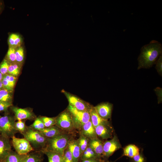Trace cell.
<instances>
[{"instance_id": "1", "label": "cell", "mask_w": 162, "mask_h": 162, "mask_svg": "<svg viewBox=\"0 0 162 162\" xmlns=\"http://www.w3.org/2000/svg\"><path fill=\"white\" fill-rule=\"evenodd\" d=\"M162 53V45L157 40H153L149 44L143 46L138 58V69L150 68L155 64Z\"/></svg>"}, {"instance_id": "2", "label": "cell", "mask_w": 162, "mask_h": 162, "mask_svg": "<svg viewBox=\"0 0 162 162\" xmlns=\"http://www.w3.org/2000/svg\"><path fill=\"white\" fill-rule=\"evenodd\" d=\"M71 134L65 133L52 138H48L45 148L40 150L56 152L63 156L70 140Z\"/></svg>"}, {"instance_id": "3", "label": "cell", "mask_w": 162, "mask_h": 162, "mask_svg": "<svg viewBox=\"0 0 162 162\" xmlns=\"http://www.w3.org/2000/svg\"><path fill=\"white\" fill-rule=\"evenodd\" d=\"M22 134L29 142L34 150L40 151L45 148L47 138L40 131L34 130L29 126H28L26 130Z\"/></svg>"}, {"instance_id": "4", "label": "cell", "mask_w": 162, "mask_h": 162, "mask_svg": "<svg viewBox=\"0 0 162 162\" xmlns=\"http://www.w3.org/2000/svg\"><path fill=\"white\" fill-rule=\"evenodd\" d=\"M16 122L14 116L5 112V114L0 118V134L10 138L19 132L14 128Z\"/></svg>"}, {"instance_id": "5", "label": "cell", "mask_w": 162, "mask_h": 162, "mask_svg": "<svg viewBox=\"0 0 162 162\" xmlns=\"http://www.w3.org/2000/svg\"><path fill=\"white\" fill-rule=\"evenodd\" d=\"M67 109L71 115L76 130H79L85 124L90 121L89 111L79 110L69 104Z\"/></svg>"}, {"instance_id": "6", "label": "cell", "mask_w": 162, "mask_h": 162, "mask_svg": "<svg viewBox=\"0 0 162 162\" xmlns=\"http://www.w3.org/2000/svg\"><path fill=\"white\" fill-rule=\"evenodd\" d=\"M56 125L68 133L71 134L76 130L71 115L67 109L56 117Z\"/></svg>"}, {"instance_id": "7", "label": "cell", "mask_w": 162, "mask_h": 162, "mask_svg": "<svg viewBox=\"0 0 162 162\" xmlns=\"http://www.w3.org/2000/svg\"><path fill=\"white\" fill-rule=\"evenodd\" d=\"M11 143L15 152L20 155H25L35 150L29 142L24 138H19L14 136L12 138Z\"/></svg>"}, {"instance_id": "8", "label": "cell", "mask_w": 162, "mask_h": 162, "mask_svg": "<svg viewBox=\"0 0 162 162\" xmlns=\"http://www.w3.org/2000/svg\"><path fill=\"white\" fill-rule=\"evenodd\" d=\"M62 92L67 98L69 104L79 110L89 111L92 106L88 103L65 90Z\"/></svg>"}, {"instance_id": "9", "label": "cell", "mask_w": 162, "mask_h": 162, "mask_svg": "<svg viewBox=\"0 0 162 162\" xmlns=\"http://www.w3.org/2000/svg\"><path fill=\"white\" fill-rule=\"evenodd\" d=\"M121 148V145L117 137L114 135L111 140L103 143V158L108 159L115 152Z\"/></svg>"}, {"instance_id": "10", "label": "cell", "mask_w": 162, "mask_h": 162, "mask_svg": "<svg viewBox=\"0 0 162 162\" xmlns=\"http://www.w3.org/2000/svg\"><path fill=\"white\" fill-rule=\"evenodd\" d=\"M10 108L14 114L16 120H34L37 118L32 110L27 108H22L13 106Z\"/></svg>"}, {"instance_id": "11", "label": "cell", "mask_w": 162, "mask_h": 162, "mask_svg": "<svg viewBox=\"0 0 162 162\" xmlns=\"http://www.w3.org/2000/svg\"><path fill=\"white\" fill-rule=\"evenodd\" d=\"M99 116L103 119L108 120L111 117L113 105L109 102L100 103L94 107Z\"/></svg>"}, {"instance_id": "12", "label": "cell", "mask_w": 162, "mask_h": 162, "mask_svg": "<svg viewBox=\"0 0 162 162\" xmlns=\"http://www.w3.org/2000/svg\"><path fill=\"white\" fill-rule=\"evenodd\" d=\"M10 139L0 134V161H3L12 150Z\"/></svg>"}, {"instance_id": "13", "label": "cell", "mask_w": 162, "mask_h": 162, "mask_svg": "<svg viewBox=\"0 0 162 162\" xmlns=\"http://www.w3.org/2000/svg\"><path fill=\"white\" fill-rule=\"evenodd\" d=\"M97 137L103 140L112 138L113 129L110 123L100 124L95 127Z\"/></svg>"}, {"instance_id": "14", "label": "cell", "mask_w": 162, "mask_h": 162, "mask_svg": "<svg viewBox=\"0 0 162 162\" xmlns=\"http://www.w3.org/2000/svg\"><path fill=\"white\" fill-rule=\"evenodd\" d=\"M80 134L89 139L98 138L95 131V127L90 121L85 124L79 130Z\"/></svg>"}, {"instance_id": "15", "label": "cell", "mask_w": 162, "mask_h": 162, "mask_svg": "<svg viewBox=\"0 0 162 162\" xmlns=\"http://www.w3.org/2000/svg\"><path fill=\"white\" fill-rule=\"evenodd\" d=\"M67 148L72 155L74 162H79L81 153L77 140L72 138L69 142Z\"/></svg>"}, {"instance_id": "16", "label": "cell", "mask_w": 162, "mask_h": 162, "mask_svg": "<svg viewBox=\"0 0 162 162\" xmlns=\"http://www.w3.org/2000/svg\"><path fill=\"white\" fill-rule=\"evenodd\" d=\"M40 131L48 138H53L67 133L56 125L48 128H45Z\"/></svg>"}, {"instance_id": "17", "label": "cell", "mask_w": 162, "mask_h": 162, "mask_svg": "<svg viewBox=\"0 0 162 162\" xmlns=\"http://www.w3.org/2000/svg\"><path fill=\"white\" fill-rule=\"evenodd\" d=\"M88 146L93 150L99 158H103V143L98 138L89 139Z\"/></svg>"}, {"instance_id": "18", "label": "cell", "mask_w": 162, "mask_h": 162, "mask_svg": "<svg viewBox=\"0 0 162 162\" xmlns=\"http://www.w3.org/2000/svg\"><path fill=\"white\" fill-rule=\"evenodd\" d=\"M44 154L40 150H34L26 154L22 162H42Z\"/></svg>"}, {"instance_id": "19", "label": "cell", "mask_w": 162, "mask_h": 162, "mask_svg": "<svg viewBox=\"0 0 162 162\" xmlns=\"http://www.w3.org/2000/svg\"><path fill=\"white\" fill-rule=\"evenodd\" d=\"M17 79V77L8 74L3 75L2 82L4 88L12 92Z\"/></svg>"}, {"instance_id": "20", "label": "cell", "mask_w": 162, "mask_h": 162, "mask_svg": "<svg viewBox=\"0 0 162 162\" xmlns=\"http://www.w3.org/2000/svg\"><path fill=\"white\" fill-rule=\"evenodd\" d=\"M89 112L90 121L94 127L100 124L110 123L108 120H104L99 116L94 106H92Z\"/></svg>"}, {"instance_id": "21", "label": "cell", "mask_w": 162, "mask_h": 162, "mask_svg": "<svg viewBox=\"0 0 162 162\" xmlns=\"http://www.w3.org/2000/svg\"><path fill=\"white\" fill-rule=\"evenodd\" d=\"M139 153L140 149L137 146L133 144H130L123 148L122 155L132 158Z\"/></svg>"}, {"instance_id": "22", "label": "cell", "mask_w": 162, "mask_h": 162, "mask_svg": "<svg viewBox=\"0 0 162 162\" xmlns=\"http://www.w3.org/2000/svg\"><path fill=\"white\" fill-rule=\"evenodd\" d=\"M25 155H20L12 150L3 161V162H22Z\"/></svg>"}, {"instance_id": "23", "label": "cell", "mask_w": 162, "mask_h": 162, "mask_svg": "<svg viewBox=\"0 0 162 162\" xmlns=\"http://www.w3.org/2000/svg\"><path fill=\"white\" fill-rule=\"evenodd\" d=\"M41 152L47 156L48 162H62V156L60 154L49 151Z\"/></svg>"}, {"instance_id": "24", "label": "cell", "mask_w": 162, "mask_h": 162, "mask_svg": "<svg viewBox=\"0 0 162 162\" xmlns=\"http://www.w3.org/2000/svg\"><path fill=\"white\" fill-rule=\"evenodd\" d=\"M12 92L3 88L0 90V102L12 103Z\"/></svg>"}, {"instance_id": "25", "label": "cell", "mask_w": 162, "mask_h": 162, "mask_svg": "<svg viewBox=\"0 0 162 162\" xmlns=\"http://www.w3.org/2000/svg\"><path fill=\"white\" fill-rule=\"evenodd\" d=\"M21 64L16 62L9 63L8 74L17 77L20 72Z\"/></svg>"}, {"instance_id": "26", "label": "cell", "mask_w": 162, "mask_h": 162, "mask_svg": "<svg viewBox=\"0 0 162 162\" xmlns=\"http://www.w3.org/2000/svg\"><path fill=\"white\" fill-rule=\"evenodd\" d=\"M94 158H99L98 157L91 148L88 146L81 155L80 160Z\"/></svg>"}, {"instance_id": "27", "label": "cell", "mask_w": 162, "mask_h": 162, "mask_svg": "<svg viewBox=\"0 0 162 162\" xmlns=\"http://www.w3.org/2000/svg\"><path fill=\"white\" fill-rule=\"evenodd\" d=\"M77 140L80 148L81 155L88 146L89 139L80 134V136Z\"/></svg>"}, {"instance_id": "28", "label": "cell", "mask_w": 162, "mask_h": 162, "mask_svg": "<svg viewBox=\"0 0 162 162\" xmlns=\"http://www.w3.org/2000/svg\"><path fill=\"white\" fill-rule=\"evenodd\" d=\"M39 117L43 122L45 128H48L56 124V117H49L44 116Z\"/></svg>"}, {"instance_id": "29", "label": "cell", "mask_w": 162, "mask_h": 162, "mask_svg": "<svg viewBox=\"0 0 162 162\" xmlns=\"http://www.w3.org/2000/svg\"><path fill=\"white\" fill-rule=\"evenodd\" d=\"M29 126L33 129L39 131H40L45 128L44 124L39 116L37 117L33 123Z\"/></svg>"}, {"instance_id": "30", "label": "cell", "mask_w": 162, "mask_h": 162, "mask_svg": "<svg viewBox=\"0 0 162 162\" xmlns=\"http://www.w3.org/2000/svg\"><path fill=\"white\" fill-rule=\"evenodd\" d=\"M25 122V120H19L15 122L14 123L15 129L21 134L26 130L27 128Z\"/></svg>"}, {"instance_id": "31", "label": "cell", "mask_w": 162, "mask_h": 162, "mask_svg": "<svg viewBox=\"0 0 162 162\" xmlns=\"http://www.w3.org/2000/svg\"><path fill=\"white\" fill-rule=\"evenodd\" d=\"M15 48L10 47L8 50L6 56V59L9 63H12L16 62Z\"/></svg>"}, {"instance_id": "32", "label": "cell", "mask_w": 162, "mask_h": 162, "mask_svg": "<svg viewBox=\"0 0 162 162\" xmlns=\"http://www.w3.org/2000/svg\"><path fill=\"white\" fill-rule=\"evenodd\" d=\"M16 62L21 64L23 62L24 58V51L22 47L18 48L15 52Z\"/></svg>"}, {"instance_id": "33", "label": "cell", "mask_w": 162, "mask_h": 162, "mask_svg": "<svg viewBox=\"0 0 162 162\" xmlns=\"http://www.w3.org/2000/svg\"><path fill=\"white\" fill-rule=\"evenodd\" d=\"M62 162H74L72 155L67 147L62 156Z\"/></svg>"}, {"instance_id": "34", "label": "cell", "mask_w": 162, "mask_h": 162, "mask_svg": "<svg viewBox=\"0 0 162 162\" xmlns=\"http://www.w3.org/2000/svg\"><path fill=\"white\" fill-rule=\"evenodd\" d=\"M9 63L5 58L0 64V72L4 75L8 73Z\"/></svg>"}, {"instance_id": "35", "label": "cell", "mask_w": 162, "mask_h": 162, "mask_svg": "<svg viewBox=\"0 0 162 162\" xmlns=\"http://www.w3.org/2000/svg\"><path fill=\"white\" fill-rule=\"evenodd\" d=\"M155 68L158 74L161 76L162 75V56H159L155 63Z\"/></svg>"}, {"instance_id": "36", "label": "cell", "mask_w": 162, "mask_h": 162, "mask_svg": "<svg viewBox=\"0 0 162 162\" xmlns=\"http://www.w3.org/2000/svg\"><path fill=\"white\" fill-rule=\"evenodd\" d=\"M12 106V103L0 102V112H8V108Z\"/></svg>"}, {"instance_id": "37", "label": "cell", "mask_w": 162, "mask_h": 162, "mask_svg": "<svg viewBox=\"0 0 162 162\" xmlns=\"http://www.w3.org/2000/svg\"><path fill=\"white\" fill-rule=\"evenodd\" d=\"M19 35L16 34H12L10 35L8 39V43L10 47H14L15 41Z\"/></svg>"}, {"instance_id": "38", "label": "cell", "mask_w": 162, "mask_h": 162, "mask_svg": "<svg viewBox=\"0 0 162 162\" xmlns=\"http://www.w3.org/2000/svg\"><path fill=\"white\" fill-rule=\"evenodd\" d=\"M134 162H144V158L142 155L140 154H137L132 158Z\"/></svg>"}, {"instance_id": "39", "label": "cell", "mask_w": 162, "mask_h": 162, "mask_svg": "<svg viewBox=\"0 0 162 162\" xmlns=\"http://www.w3.org/2000/svg\"><path fill=\"white\" fill-rule=\"evenodd\" d=\"M104 160L100 158H90L80 160L79 162H103Z\"/></svg>"}, {"instance_id": "40", "label": "cell", "mask_w": 162, "mask_h": 162, "mask_svg": "<svg viewBox=\"0 0 162 162\" xmlns=\"http://www.w3.org/2000/svg\"><path fill=\"white\" fill-rule=\"evenodd\" d=\"M21 43V39L20 36L19 35L15 41L14 47H14H17L20 46Z\"/></svg>"}, {"instance_id": "41", "label": "cell", "mask_w": 162, "mask_h": 162, "mask_svg": "<svg viewBox=\"0 0 162 162\" xmlns=\"http://www.w3.org/2000/svg\"><path fill=\"white\" fill-rule=\"evenodd\" d=\"M3 86L2 81H0V90L3 88Z\"/></svg>"}, {"instance_id": "42", "label": "cell", "mask_w": 162, "mask_h": 162, "mask_svg": "<svg viewBox=\"0 0 162 162\" xmlns=\"http://www.w3.org/2000/svg\"><path fill=\"white\" fill-rule=\"evenodd\" d=\"M3 75L0 72V81H2Z\"/></svg>"}, {"instance_id": "43", "label": "cell", "mask_w": 162, "mask_h": 162, "mask_svg": "<svg viewBox=\"0 0 162 162\" xmlns=\"http://www.w3.org/2000/svg\"><path fill=\"white\" fill-rule=\"evenodd\" d=\"M103 162H110L107 160H104Z\"/></svg>"}, {"instance_id": "44", "label": "cell", "mask_w": 162, "mask_h": 162, "mask_svg": "<svg viewBox=\"0 0 162 162\" xmlns=\"http://www.w3.org/2000/svg\"><path fill=\"white\" fill-rule=\"evenodd\" d=\"M0 162H3V161H0Z\"/></svg>"}, {"instance_id": "45", "label": "cell", "mask_w": 162, "mask_h": 162, "mask_svg": "<svg viewBox=\"0 0 162 162\" xmlns=\"http://www.w3.org/2000/svg\"><path fill=\"white\" fill-rule=\"evenodd\" d=\"M2 116L0 115V118Z\"/></svg>"}]
</instances>
